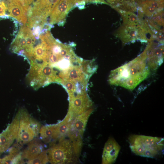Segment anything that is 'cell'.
<instances>
[{
    "label": "cell",
    "mask_w": 164,
    "mask_h": 164,
    "mask_svg": "<svg viewBox=\"0 0 164 164\" xmlns=\"http://www.w3.org/2000/svg\"><path fill=\"white\" fill-rule=\"evenodd\" d=\"M28 143L27 147L22 152V161L26 159L28 161L34 159L43 150V144L38 139H33Z\"/></svg>",
    "instance_id": "cell-15"
},
{
    "label": "cell",
    "mask_w": 164,
    "mask_h": 164,
    "mask_svg": "<svg viewBox=\"0 0 164 164\" xmlns=\"http://www.w3.org/2000/svg\"><path fill=\"white\" fill-rule=\"evenodd\" d=\"M7 8L4 1L0 2V16H5Z\"/></svg>",
    "instance_id": "cell-21"
},
{
    "label": "cell",
    "mask_w": 164,
    "mask_h": 164,
    "mask_svg": "<svg viewBox=\"0 0 164 164\" xmlns=\"http://www.w3.org/2000/svg\"><path fill=\"white\" fill-rule=\"evenodd\" d=\"M72 120L66 116L62 121L55 124L52 141H58L67 135Z\"/></svg>",
    "instance_id": "cell-17"
},
{
    "label": "cell",
    "mask_w": 164,
    "mask_h": 164,
    "mask_svg": "<svg viewBox=\"0 0 164 164\" xmlns=\"http://www.w3.org/2000/svg\"><path fill=\"white\" fill-rule=\"evenodd\" d=\"M116 10L119 13L122 18V24L138 25L144 24L146 22L145 20H143L134 12L120 10Z\"/></svg>",
    "instance_id": "cell-18"
},
{
    "label": "cell",
    "mask_w": 164,
    "mask_h": 164,
    "mask_svg": "<svg viewBox=\"0 0 164 164\" xmlns=\"http://www.w3.org/2000/svg\"><path fill=\"white\" fill-rule=\"evenodd\" d=\"M69 107L66 116L73 120L91 108L92 102L86 93L78 94L69 99Z\"/></svg>",
    "instance_id": "cell-9"
},
{
    "label": "cell",
    "mask_w": 164,
    "mask_h": 164,
    "mask_svg": "<svg viewBox=\"0 0 164 164\" xmlns=\"http://www.w3.org/2000/svg\"><path fill=\"white\" fill-rule=\"evenodd\" d=\"M36 0H21L24 5L29 6V5Z\"/></svg>",
    "instance_id": "cell-22"
},
{
    "label": "cell",
    "mask_w": 164,
    "mask_h": 164,
    "mask_svg": "<svg viewBox=\"0 0 164 164\" xmlns=\"http://www.w3.org/2000/svg\"><path fill=\"white\" fill-rule=\"evenodd\" d=\"M144 15L149 17L163 10V0H145L139 5Z\"/></svg>",
    "instance_id": "cell-16"
},
{
    "label": "cell",
    "mask_w": 164,
    "mask_h": 164,
    "mask_svg": "<svg viewBox=\"0 0 164 164\" xmlns=\"http://www.w3.org/2000/svg\"><path fill=\"white\" fill-rule=\"evenodd\" d=\"M19 111L6 129L0 134V154L8 149L17 139L19 126Z\"/></svg>",
    "instance_id": "cell-10"
},
{
    "label": "cell",
    "mask_w": 164,
    "mask_h": 164,
    "mask_svg": "<svg viewBox=\"0 0 164 164\" xmlns=\"http://www.w3.org/2000/svg\"><path fill=\"white\" fill-rule=\"evenodd\" d=\"M131 151L138 155L153 158L159 155L164 148V138L133 135L128 138Z\"/></svg>",
    "instance_id": "cell-2"
},
{
    "label": "cell",
    "mask_w": 164,
    "mask_h": 164,
    "mask_svg": "<svg viewBox=\"0 0 164 164\" xmlns=\"http://www.w3.org/2000/svg\"><path fill=\"white\" fill-rule=\"evenodd\" d=\"M55 124L43 125L40 128L39 133L40 138L44 143H50L53 141V136Z\"/></svg>",
    "instance_id": "cell-19"
},
{
    "label": "cell",
    "mask_w": 164,
    "mask_h": 164,
    "mask_svg": "<svg viewBox=\"0 0 164 164\" xmlns=\"http://www.w3.org/2000/svg\"><path fill=\"white\" fill-rule=\"evenodd\" d=\"M92 108L73 120L67 136L72 142L77 156L79 157L82 146V138L88 120L92 112Z\"/></svg>",
    "instance_id": "cell-5"
},
{
    "label": "cell",
    "mask_w": 164,
    "mask_h": 164,
    "mask_svg": "<svg viewBox=\"0 0 164 164\" xmlns=\"http://www.w3.org/2000/svg\"><path fill=\"white\" fill-rule=\"evenodd\" d=\"M19 123L16 144L21 146L37 136L40 128L39 123L30 116L24 109L19 110Z\"/></svg>",
    "instance_id": "cell-4"
},
{
    "label": "cell",
    "mask_w": 164,
    "mask_h": 164,
    "mask_svg": "<svg viewBox=\"0 0 164 164\" xmlns=\"http://www.w3.org/2000/svg\"><path fill=\"white\" fill-rule=\"evenodd\" d=\"M49 162L47 150L43 151L34 159L27 161V164H46Z\"/></svg>",
    "instance_id": "cell-20"
},
{
    "label": "cell",
    "mask_w": 164,
    "mask_h": 164,
    "mask_svg": "<svg viewBox=\"0 0 164 164\" xmlns=\"http://www.w3.org/2000/svg\"><path fill=\"white\" fill-rule=\"evenodd\" d=\"M60 0H44L34 2L29 12L28 19L32 23L43 25L47 17Z\"/></svg>",
    "instance_id": "cell-7"
},
{
    "label": "cell",
    "mask_w": 164,
    "mask_h": 164,
    "mask_svg": "<svg viewBox=\"0 0 164 164\" xmlns=\"http://www.w3.org/2000/svg\"><path fill=\"white\" fill-rule=\"evenodd\" d=\"M107 4L116 10L135 13L139 10V5L145 0H105Z\"/></svg>",
    "instance_id": "cell-14"
},
{
    "label": "cell",
    "mask_w": 164,
    "mask_h": 164,
    "mask_svg": "<svg viewBox=\"0 0 164 164\" xmlns=\"http://www.w3.org/2000/svg\"><path fill=\"white\" fill-rule=\"evenodd\" d=\"M149 43L142 53L149 69L155 70L162 63L163 59V42L155 43L153 40Z\"/></svg>",
    "instance_id": "cell-8"
},
{
    "label": "cell",
    "mask_w": 164,
    "mask_h": 164,
    "mask_svg": "<svg viewBox=\"0 0 164 164\" xmlns=\"http://www.w3.org/2000/svg\"><path fill=\"white\" fill-rule=\"evenodd\" d=\"M150 69L141 54L133 60L112 70L109 78L112 84L133 90L146 78Z\"/></svg>",
    "instance_id": "cell-1"
},
{
    "label": "cell",
    "mask_w": 164,
    "mask_h": 164,
    "mask_svg": "<svg viewBox=\"0 0 164 164\" xmlns=\"http://www.w3.org/2000/svg\"><path fill=\"white\" fill-rule=\"evenodd\" d=\"M5 4L9 11L8 16L12 17L24 25L28 20L30 6L24 5L21 0H7Z\"/></svg>",
    "instance_id": "cell-12"
},
{
    "label": "cell",
    "mask_w": 164,
    "mask_h": 164,
    "mask_svg": "<svg viewBox=\"0 0 164 164\" xmlns=\"http://www.w3.org/2000/svg\"><path fill=\"white\" fill-rule=\"evenodd\" d=\"M80 2L79 0H60L50 15V24L53 25L63 22L75 4L79 5Z\"/></svg>",
    "instance_id": "cell-11"
},
{
    "label": "cell",
    "mask_w": 164,
    "mask_h": 164,
    "mask_svg": "<svg viewBox=\"0 0 164 164\" xmlns=\"http://www.w3.org/2000/svg\"><path fill=\"white\" fill-rule=\"evenodd\" d=\"M47 150L48 161L51 164H70L77 163L79 157L76 155L71 141L65 138L55 143H50Z\"/></svg>",
    "instance_id": "cell-3"
},
{
    "label": "cell",
    "mask_w": 164,
    "mask_h": 164,
    "mask_svg": "<svg viewBox=\"0 0 164 164\" xmlns=\"http://www.w3.org/2000/svg\"><path fill=\"white\" fill-rule=\"evenodd\" d=\"M147 22L138 25L122 24L116 31L114 35L118 38L123 44L132 41L139 40L147 42V34L149 33Z\"/></svg>",
    "instance_id": "cell-6"
},
{
    "label": "cell",
    "mask_w": 164,
    "mask_h": 164,
    "mask_svg": "<svg viewBox=\"0 0 164 164\" xmlns=\"http://www.w3.org/2000/svg\"><path fill=\"white\" fill-rule=\"evenodd\" d=\"M120 149V146L115 140L110 137L106 142L102 155V163L111 164L116 160Z\"/></svg>",
    "instance_id": "cell-13"
}]
</instances>
